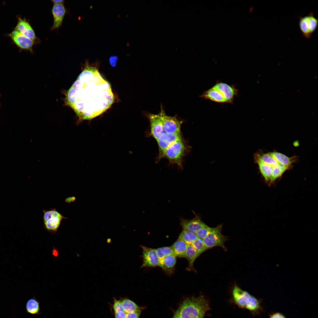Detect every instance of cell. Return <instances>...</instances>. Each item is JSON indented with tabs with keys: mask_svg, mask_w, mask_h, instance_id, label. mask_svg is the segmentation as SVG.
Masks as SVG:
<instances>
[{
	"mask_svg": "<svg viewBox=\"0 0 318 318\" xmlns=\"http://www.w3.org/2000/svg\"><path fill=\"white\" fill-rule=\"evenodd\" d=\"M54 4H63L64 1L63 0H52L51 1Z\"/></svg>",
	"mask_w": 318,
	"mask_h": 318,
	"instance_id": "31",
	"label": "cell"
},
{
	"mask_svg": "<svg viewBox=\"0 0 318 318\" xmlns=\"http://www.w3.org/2000/svg\"><path fill=\"white\" fill-rule=\"evenodd\" d=\"M254 158L264 183L270 187L274 186L297 160L296 156L289 157L276 151L264 152L262 150L254 154Z\"/></svg>",
	"mask_w": 318,
	"mask_h": 318,
	"instance_id": "2",
	"label": "cell"
},
{
	"mask_svg": "<svg viewBox=\"0 0 318 318\" xmlns=\"http://www.w3.org/2000/svg\"><path fill=\"white\" fill-rule=\"evenodd\" d=\"M210 309L208 300L200 295L186 299L176 311L179 318H203Z\"/></svg>",
	"mask_w": 318,
	"mask_h": 318,
	"instance_id": "3",
	"label": "cell"
},
{
	"mask_svg": "<svg viewBox=\"0 0 318 318\" xmlns=\"http://www.w3.org/2000/svg\"><path fill=\"white\" fill-rule=\"evenodd\" d=\"M232 294L235 304L240 308L246 309L251 295L236 285L233 287Z\"/></svg>",
	"mask_w": 318,
	"mask_h": 318,
	"instance_id": "13",
	"label": "cell"
},
{
	"mask_svg": "<svg viewBox=\"0 0 318 318\" xmlns=\"http://www.w3.org/2000/svg\"><path fill=\"white\" fill-rule=\"evenodd\" d=\"M200 256L208 249L206 247L203 239L198 238L191 244Z\"/></svg>",
	"mask_w": 318,
	"mask_h": 318,
	"instance_id": "26",
	"label": "cell"
},
{
	"mask_svg": "<svg viewBox=\"0 0 318 318\" xmlns=\"http://www.w3.org/2000/svg\"><path fill=\"white\" fill-rule=\"evenodd\" d=\"M213 87L220 93L227 102H233L237 92L234 87L222 82H217Z\"/></svg>",
	"mask_w": 318,
	"mask_h": 318,
	"instance_id": "16",
	"label": "cell"
},
{
	"mask_svg": "<svg viewBox=\"0 0 318 318\" xmlns=\"http://www.w3.org/2000/svg\"><path fill=\"white\" fill-rule=\"evenodd\" d=\"M187 145L182 137L170 144L164 152L162 158H165L172 164L182 168L183 159L188 151Z\"/></svg>",
	"mask_w": 318,
	"mask_h": 318,
	"instance_id": "5",
	"label": "cell"
},
{
	"mask_svg": "<svg viewBox=\"0 0 318 318\" xmlns=\"http://www.w3.org/2000/svg\"><path fill=\"white\" fill-rule=\"evenodd\" d=\"M13 43L21 50L32 52L34 41L14 29L8 34Z\"/></svg>",
	"mask_w": 318,
	"mask_h": 318,
	"instance_id": "10",
	"label": "cell"
},
{
	"mask_svg": "<svg viewBox=\"0 0 318 318\" xmlns=\"http://www.w3.org/2000/svg\"><path fill=\"white\" fill-rule=\"evenodd\" d=\"M52 12L54 19L52 29L54 30L59 28L62 24L66 12L63 4H54Z\"/></svg>",
	"mask_w": 318,
	"mask_h": 318,
	"instance_id": "18",
	"label": "cell"
},
{
	"mask_svg": "<svg viewBox=\"0 0 318 318\" xmlns=\"http://www.w3.org/2000/svg\"><path fill=\"white\" fill-rule=\"evenodd\" d=\"M188 244L178 238L171 246L173 254L177 257L185 258Z\"/></svg>",
	"mask_w": 318,
	"mask_h": 318,
	"instance_id": "22",
	"label": "cell"
},
{
	"mask_svg": "<svg viewBox=\"0 0 318 318\" xmlns=\"http://www.w3.org/2000/svg\"><path fill=\"white\" fill-rule=\"evenodd\" d=\"M318 25V19L312 12L299 18V26L300 31L302 35L307 39L311 38L316 29Z\"/></svg>",
	"mask_w": 318,
	"mask_h": 318,
	"instance_id": "8",
	"label": "cell"
},
{
	"mask_svg": "<svg viewBox=\"0 0 318 318\" xmlns=\"http://www.w3.org/2000/svg\"><path fill=\"white\" fill-rule=\"evenodd\" d=\"M150 125V135L156 140L165 132L160 113L157 114H149L148 115Z\"/></svg>",
	"mask_w": 318,
	"mask_h": 318,
	"instance_id": "11",
	"label": "cell"
},
{
	"mask_svg": "<svg viewBox=\"0 0 318 318\" xmlns=\"http://www.w3.org/2000/svg\"><path fill=\"white\" fill-rule=\"evenodd\" d=\"M180 220V224L183 230L195 233L206 224L198 215H196L192 219L188 220L181 218Z\"/></svg>",
	"mask_w": 318,
	"mask_h": 318,
	"instance_id": "17",
	"label": "cell"
},
{
	"mask_svg": "<svg viewBox=\"0 0 318 318\" xmlns=\"http://www.w3.org/2000/svg\"><path fill=\"white\" fill-rule=\"evenodd\" d=\"M261 302L255 297L251 296L246 309L253 313L256 314L262 309Z\"/></svg>",
	"mask_w": 318,
	"mask_h": 318,
	"instance_id": "23",
	"label": "cell"
},
{
	"mask_svg": "<svg viewBox=\"0 0 318 318\" xmlns=\"http://www.w3.org/2000/svg\"><path fill=\"white\" fill-rule=\"evenodd\" d=\"M176 262V256L173 254L168 255L160 260L159 266L168 274L173 272Z\"/></svg>",
	"mask_w": 318,
	"mask_h": 318,
	"instance_id": "19",
	"label": "cell"
},
{
	"mask_svg": "<svg viewBox=\"0 0 318 318\" xmlns=\"http://www.w3.org/2000/svg\"><path fill=\"white\" fill-rule=\"evenodd\" d=\"M269 318H286L285 316L282 314L276 312L271 314L269 317Z\"/></svg>",
	"mask_w": 318,
	"mask_h": 318,
	"instance_id": "29",
	"label": "cell"
},
{
	"mask_svg": "<svg viewBox=\"0 0 318 318\" xmlns=\"http://www.w3.org/2000/svg\"><path fill=\"white\" fill-rule=\"evenodd\" d=\"M182 137L181 134H175L164 133L156 140L159 149L158 159L162 158L163 153L167 148L172 143Z\"/></svg>",
	"mask_w": 318,
	"mask_h": 318,
	"instance_id": "14",
	"label": "cell"
},
{
	"mask_svg": "<svg viewBox=\"0 0 318 318\" xmlns=\"http://www.w3.org/2000/svg\"><path fill=\"white\" fill-rule=\"evenodd\" d=\"M155 250L157 255L160 260L166 256L173 254L171 246L159 248L155 249Z\"/></svg>",
	"mask_w": 318,
	"mask_h": 318,
	"instance_id": "27",
	"label": "cell"
},
{
	"mask_svg": "<svg viewBox=\"0 0 318 318\" xmlns=\"http://www.w3.org/2000/svg\"><path fill=\"white\" fill-rule=\"evenodd\" d=\"M222 226L223 224H221L213 228L210 233L203 239L204 243L208 249L219 246L224 250H227L224 243L228 240V238L227 236L222 233Z\"/></svg>",
	"mask_w": 318,
	"mask_h": 318,
	"instance_id": "7",
	"label": "cell"
},
{
	"mask_svg": "<svg viewBox=\"0 0 318 318\" xmlns=\"http://www.w3.org/2000/svg\"><path fill=\"white\" fill-rule=\"evenodd\" d=\"M75 198L74 197L67 198L66 199L65 201L67 203H70L72 202H73L75 199Z\"/></svg>",
	"mask_w": 318,
	"mask_h": 318,
	"instance_id": "30",
	"label": "cell"
},
{
	"mask_svg": "<svg viewBox=\"0 0 318 318\" xmlns=\"http://www.w3.org/2000/svg\"><path fill=\"white\" fill-rule=\"evenodd\" d=\"M198 238L196 233L183 230L180 234L178 238L188 244H191Z\"/></svg>",
	"mask_w": 318,
	"mask_h": 318,
	"instance_id": "24",
	"label": "cell"
},
{
	"mask_svg": "<svg viewBox=\"0 0 318 318\" xmlns=\"http://www.w3.org/2000/svg\"><path fill=\"white\" fill-rule=\"evenodd\" d=\"M199 256L196 251L191 244H188L185 255V257L188 262L187 269L189 271L196 272L193 266L194 262Z\"/></svg>",
	"mask_w": 318,
	"mask_h": 318,
	"instance_id": "21",
	"label": "cell"
},
{
	"mask_svg": "<svg viewBox=\"0 0 318 318\" xmlns=\"http://www.w3.org/2000/svg\"><path fill=\"white\" fill-rule=\"evenodd\" d=\"M17 24L14 29L21 34L35 41L37 38L35 32L29 22L24 18L17 16Z\"/></svg>",
	"mask_w": 318,
	"mask_h": 318,
	"instance_id": "15",
	"label": "cell"
},
{
	"mask_svg": "<svg viewBox=\"0 0 318 318\" xmlns=\"http://www.w3.org/2000/svg\"><path fill=\"white\" fill-rule=\"evenodd\" d=\"M201 97L205 99L218 103H226V101L220 92L213 87L204 92Z\"/></svg>",
	"mask_w": 318,
	"mask_h": 318,
	"instance_id": "20",
	"label": "cell"
},
{
	"mask_svg": "<svg viewBox=\"0 0 318 318\" xmlns=\"http://www.w3.org/2000/svg\"><path fill=\"white\" fill-rule=\"evenodd\" d=\"M39 309V303L36 299H31L27 301L26 304V309L28 313L33 314H37Z\"/></svg>",
	"mask_w": 318,
	"mask_h": 318,
	"instance_id": "25",
	"label": "cell"
},
{
	"mask_svg": "<svg viewBox=\"0 0 318 318\" xmlns=\"http://www.w3.org/2000/svg\"><path fill=\"white\" fill-rule=\"evenodd\" d=\"M43 227L50 233L54 234L57 232L63 219H67L55 208L43 210Z\"/></svg>",
	"mask_w": 318,
	"mask_h": 318,
	"instance_id": "6",
	"label": "cell"
},
{
	"mask_svg": "<svg viewBox=\"0 0 318 318\" xmlns=\"http://www.w3.org/2000/svg\"><path fill=\"white\" fill-rule=\"evenodd\" d=\"M213 229V228L206 224L198 230L196 233L198 238L203 239L210 233Z\"/></svg>",
	"mask_w": 318,
	"mask_h": 318,
	"instance_id": "28",
	"label": "cell"
},
{
	"mask_svg": "<svg viewBox=\"0 0 318 318\" xmlns=\"http://www.w3.org/2000/svg\"><path fill=\"white\" fill-rule=\"evenodd\" d=\"M165 132L168 133L180 134L182 122L175 116L166 115L164 111L161 109L160 112Z\"/></svg>",
	"mask_w": 318,
	"mask_h": 318,
	"instance_id": "9",
	"label": "cell"
},
{
	"mask_svg": "<svg viewBox=\"0 0 318 318\" xmlns=\"http://www.w3.org/2000/svg\"><path fill=\"white\" fill-rule=\"evenodd\" d=\"M142 249L143 263L141 267H154L159 266L160 260L158 257L155 249L141 246Z\"/></svg>",
	"mask_w": 318,
	"mask_h": 318,
	"instance_id": "12",
	"label": "cell"
},
{
	"mask_svg": "<svg viewBox=\"0 0 318 318\" xmlns=\"http://www.w3.org/2000/svg\"><path fill=\"white\" fill-rule=\"evenodd\" d=\"M172 318H179L178 316V312L176 311L174 314Z\"/></svg>",
	"mask_w": 318,
	"mask_h": 318,
	"instance_id": "32",
	"label": "cell"
},
{
	"mask_svg": "<svg viewBox=\"0 0 318 318\" xmlns=\"http://www.w3.org/2000/svg\"><path fill=\"white\" fill-rule=\"evenodd\" d=\"M112 308L115 318H139L144 308L127 298L114 299Z\"/></svg>",
	"mask_w": 318,
	"mask_h": 318,
	"instance_id": "4",
	"label": "cell"
},
{
	"mask_svg": "<svg viewBox=\"0 0 318 318\" xmlns=\"http://www.w3.org/2000/svg\"><path fill=\"white\" fill-rule=\"evenodd\" d=\"M66 104L80 120H90L102 114L113 104L114 96L109 83L95 67L88 63L67 91Z\"/></svg>",
	"mask_w": 318,
	"mask_h": 318,
	"instance_id": "1",
	"label": "cell"
}]
</instances>
